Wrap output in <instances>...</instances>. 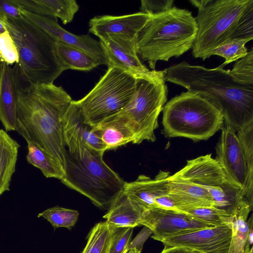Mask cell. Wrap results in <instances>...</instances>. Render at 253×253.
<instances>
[{
	"label": "cell",
	"instance_id": "6da1fadb",
	"mask_svg": "<svg viewBox=\"0 0 253 253\" xmlns=\"http://www.w3.org/2000/svg\"><path fill=\"white\" fill-rule=\"evenodd\" d=\"M72 100L61 86L53 84L21 86L18 92L15 130L49 153L64 170L67 150L62 120Z\"/></svg>",
	"mask_w": 253,
	"mask_h": 253
},
{
	"label": "cell",
	"instance_id": "7a4b0ae2",
	"mask_svg": "<svg viewBox=\"0 0 253 253\" xmlns=\"http://www.w3.org/2000/svg\"><path fill=\"white\" fill-rule=\"evenodd\" d=\"M165 81L200 93L220 108L224 123L236 132L253 124V86L235 82L229 70L192 65L186 61L165 69Z\"/></svg>",
	"mask_w": 253,
	"mask_h": 253
},
{
	"label": "cell",
	"instance_id": "3957f363",
	"mask_svg": "<svg viewBox=\"0 0 253 253\" xmlns=\"http://www.w3.org/2000/svg\"><path fill=\"white\" fill-rule=\"evenodd\" d=\"M197 30L195 17L186 9L172 6L151 15L138 35L137 54L154 70L158 61H168L192 48Z\"/></svg>",
	"mask_w": 253,
	"mask_h": 253
},
{
	"label": "cell",
	"instance_id": "277c9868",
	"mask_svg": "<svg viewBox=\"0 0 253 253\" xmlns=\"http://www.w3.org/2000/svg\"><path fill=\"white\" fill-rule=\"evenodd\" d=\"M103 154L86 145L72 152L67 150L65 174L60 180L105 210L124 192L126 182L105 163Z\"/></svg>",
	"mask_w": 253,
	"mask_h": 253
},
{
	"label": "cell",
	"instance_id": "5b68a950",
	"mask_svg": "<svg viewBox=\"0 0 253 253\" xmlns=\"http://www.w3.org/2000/svg\"><path fill=\"white\" fill-rule=\"evenodd\" d=\"M3 22L18 51L21 79L31 85L53 84L64 71L56 52V41L23 16Z\"/></svg>",
	"mask_w": 253,
	"mask_h": 253
},
{
	"label": "cell",
	"instance_id": "8992f818",
	"mask_svg": "<svg viewBox=\"0 0 253 253\" xmlns=\"http://www.w3.org/2000/svg\"><path fill=\"white\" fill-rule=\"evenodd\" d=\"M163 133L206 140L221 129L224 118L220 108L204 94L187 91L172 98L163 109Z\"/></svg>",
	"mask_w": 253,
	"mask_h": 253
},
{
	"label": "cell",
	"instance_id": "52a82bcc",
	"mask_svg": "<svg viewBox=\"0 0 253 253\" xmlns=\"http://www.w3.org/2000/svg\"><path fill=\"white\" fill-rule=\"evenodd\" d=\"M198 9L197 34L192 55L203 60L213 50L229 41L247 7L253 0H190Z\"/></svg>",
	"mask_w": 253,
	"mask_h": 253
},
{
	"label": "cell",
	"instance_id": "ba28073f",
	"mask_svg": "<svg viewBox=\"0 0 253 253\" xmlns=\"http://www.w3.org/2000/svg\"><path fill=\"white\" fill-rule=\"evenodd\" d=\"M136 79L129 73L109 67L94 87L77 101L85 122L94 127L120 112L130 101Z\"/></svg>",
	"mask_w": 253,
	"mask_h": 253
},
{
	"label": "cell",
	"instance_id": "9c48e42d",
	"mask_svg": "<svg viewBox=\"0 0 253 253\" xmlns=\"http://www.w3.org/2000/svg\"><path fill=\"white\" fill-rule=\"evenodd\" d=\"M166 81L136 79V90L128 104L116 116L131 130L133 144L144 140L155 141V130L158 127V117L167 100Z\"/></svg>",
	"mask_w": 253,
	"mask_h": 253
},
{
	"label": "cell",
	"instance_id": "30bf717a",
	"mask_svg": "<svg viewBox=\"0 0 253 253\" xmlns=\"http://www.w3.org/2000/svg\"><path fill=\"white\" fill-rule=\"evenodd\" d=\"M216 147L215 160L226 178L239 187L244 197L253 205V157L244 152L237 132L223 123Z\"/></svg>",
	"mask_w": 253,
	"mask_h": 253
},
{
	"label": "cell",
	"instance_id": "8fae6325",
	"mask_svg": "<svg viewBox=\"0 0 253 253\" xmlns=\"http://www.w3.org/2000/svg\"><path fill=\"white\" fill-rule=\"evenodd\" d=\"M151 17L142 12L120 16H95L89 22V31L100 39H109L131 52H136L138 35Z\"/></svg>",
	"mask_w": 253,
	"mask_h": 253
},
{
	"label": "cell",
	"instance_id": "7c38bea8",
	"mask_svg": "<svg viewBox=\"0 0 253 253\" xmlns=\"http://www.w3.org/2000/svg\"><path fill=\"white\" fill-rule=\"evenodd\" d=\"M142 225L150 229L153 233L151 237L159 241L167 237L215 227L187 213L159 208L143 212Z\"/></svg>",
	"mask_w": 253,
	"mask_h": 253
},
{
	"label": "cell",
	"instance_id": "4fadbf2b",
	"mask_svg": "<svg viewBox=\"0 0 253 253\" xmlns=\"http://www.w3.org/2000/svg\"><path fill=\"white\" fill-rule=\"evenodd\" d=\"M231 236L230 220L226 224L167 237L160 242L165 248L181 246L204 253H228Z\"/></svg>",
	"mask_w": 253,
	"mask_h": 253
},
{
	"label": "cell",
	"instance_id": "5bb4252c",
	"mask_svg": "<svg viewBox=\"0 0 253 253\" xmlns=\"http://www.w3.org/2000/svg\"><path fill=\"white\" fill-rule=\"evenodd\" d=\"M63 136L69 152L86 145L104 153L106 148L94 127L86 124L77 101L72 100L62 120Z\"/></svg>",
	"mask_w": 253,
	"mask_h": 253
},
{
	"label": "cell",
	"instance_id": "9a60e30c",
	"mask_svg": "<svg viewBox=\"0 0 253 253\" xmlns=\"http://www.w3.org/2000/svg\"><path fill=\"white\" fill-rule=\"evenodd\" d=\"M21 14L56 42L82 49L97 58L102 64L107 66V59L100 42L90 36L73 34L61 27L55 18L38 15L23 8L21 9Z\"/></svg>",
	"mask_w": 253,
	"mask_h": 253
},
{
	"label": "cell",
	"instance_id": "2e32d148",
	"mask_svg": "<svg viewBox=\"0 0 253 253\" xmlns=\"http://www.w3.org/2000/svg\"><path fill=\"white\" fill-rule=\"evenodd\" d=\"M206 189L212 198L213 208L228 215L241 216L247 220L253 206L241 189L228 180L224 174L211 181Z\"/></svg>",
	"mask_w": 253,
	"mask_h": 253
},
{
	"label": "cell",
	"instance_id": "e0dca14e",
	"mask_svg": "<svg viewBox=\"0 0 253 253\" xmlns=\"http://www.w3.org/2000/svg\"><path fill=\"white\" fill-rule=\"evenodd\" d=\"M20 79L18 63L12 68L2 62L0 66V121L6 131L16 129Z\"/></svg>",
	"mask_w": 253,
	"mask_h": 253
},
{
	"label": "cell",
	"instance_id": "ac0fdd59",
	"mask_svg": "<svg viewBox=\"0 0 253 253\" xmlns=\"http://www.w3.org/2000/svg\"><path fill=\"white\" fill-rule=\"evenodd\" d=\"M169 175L165 171H160L153 179L140 175L133 181L126 182L124 193L143 212L156 208V198L169 194Z\"/></svg>",
	"mask_w": 253,
	"mask_h": 253
},
{
	"label": "cell",
	"instance_id": "d6986e66",
	"mask_svg": "<svg viewBox=\"0 0 253 253\" xmlns=\"http://www.w3.org/2000/svg\"><path fill=\"white\" fill-rule=\"evenodd\" d=\"M99 42L105 55L107 67L123 70L136 79L152 81H165V69L149 70L140 61L137 53L131 52L119 46L109 39H100Z\"/></svg>",
	"mask_w": 253,
	"mask_h": 253
},
{
	"label": "cell",
	"instance_id": "ffe728a7",
	"mask_svg": "<svg viewBox=\"0 0 253 253\" xmlns=\"http://www.w3.org/2000/svg\"><path fill=\"white\" fill-rule=\"evenodd\" d=\"M168 187L169 195L178 211L213 207L212 198L206 189L176 172L169 176Z\"/></svg>",
	"mask_w": 253,
	"mask_h": 253
},
{
	"label": "cell",
	"instance_id": "44dd1931",
	"mask_svg": "<svg viewBox=\"0 0 253 253\" xmlns=\"http://www.w3.org/2000/svg\"><path fill=\"white\" fill-rule=\"evenodd\" d=\"M25 10L46 17L60 19L63 24L71 22L79 6L75 0H15Z\"/></svg>",
	"mask_w": 253,
	"mask_h": 253
},
{
	"label": "cell",
	"instance_id": "7402d4cb",
	"mask_svg": "<svg viewBox=\"0 0 253 253\" xmlns=\"http://www.w3.org/2000/svg\"><path fill=\"white\" fill-rule=\"evenodd\" d=\"M143 211L124 192L112 203L103 218L116 228L142 225Z\"/></svg>",
	"mask_w": 253,
	"mask_h": 253
},
{
	"label": "cell",
	"instance_id": "603a6c76",
	"mask_svg": "<svg viewBox=\"0 0 253 253\" xmlns=\"http://www.w3.org/2000/svg\"><path fill=\"white\" fill-rule=\"evenodd\" d=\"M56 52L64 71H89L102 64L99 60L85 51L60 42H56Z\"/></svg>",
	"mask_w": 253,
	"mask_h": 253
},
{
	"label": "cell",
	"instance_id": "cb8c5ba5",
	"mask_svg": "<svg viewBox=\"0 0 253 253\" xmlns=\"http://www.w3.org/2000/svg\"><path fill=\"white\" fill-rule=\"evenodd\" d=\"M19 147L16 141L5 131L0 129V196L9 190L11 177L15 171Z\"/></svg>",
	"mask_w": 253,
	"mask_h": 253
},
{
	"label": "cell",
	"instance_id": "d4e9b609",
	"mask_svg": "<svg viewBox=\"0 0 253 253\" xmlns=\"http://www.w3.org/2000/svg\"><path fill=\"white\" fill-rule=\"evenodd\" d=\"M106 150L115 149L128 143H133L134 135L127 125L116 116L94 127Z\"/></svg>",
	"mask_w": 253,
	"mask_h": 253
},
{
	"label": "cell",
	"instance_id": "484cf974",
	"mask_svg": "<svg viewBox=\"0 0 253 253\" xmlns=\"http://www.w3.org/2000/svg\"><path fill=\"white\" fill-rule=\"evenodd\" d=\"M118 230L106 221L96 224L89 232L81 253H110Z\"/></svg>",
	"mask_w": 253,
	"mask_h": 253
},
{
	"label": "cell",
	"instance_id": "4316f807",
	"mask_svg": "<svg viewBox=\"0 0 253 253\" xmlns=\"http://www.w3.org/2000/svg\"><path fill=\"white\" fill-rule=\"evenodd\" d=\"M28 143L26 156L29 163L38 168L47 178H55L61 180L65 172L62 167L47 152L30 142Z\"/></svg>",
	"mask_w": 253,
	"mask_h": 253
},
{
	"label": "cell",
	"instance_id": "83f0119b",
	"mask_svg": "<svg viewBox=\"0 0 253 253\" xmlns=\"http://www.w3.org/2000/svg\"><path fill=\"white\" fill-rule=\"evenodd\" d=\"M79 214V212L76 210L56 206L40 213L38 217L46 219L54 229L65 227L71 230L77 221Z\"/></svg>",
	"mask_w": 253,
	"mask_h": 253
},
{
	"label": "cell",
	"instance_id": "f1b7e54d",
	"mask_svg": "<svg viewBox=\"0 0 253 253\" xmlns=\"http://www.w3.org/2000/svg\"><path fill=\"white\" fill-rule=\"evenodd\" d=\"M249 42L246 40H234L226 42L214 48L211 56L217 55L224 58V62L220 65L223 68L231 62L244 57L248 53L245 44Z\"/></svg>",
	"mask_w": 253,
	"mask_h": 253
},
{
	"label": "cell",
	"instance_id": "f546056e",
	"mask_svg": "<svg viewBox=\"0 0 253 253\" xmlns=\"http://www.w3.org/2000/svg\"><path fill=\"white\" fill-rule=\"evenodd\" d=\"M231 223L232 236L228 253H244L249 235V222L242 217L233 216Z\"/></svg>",
	"mask_w": 253,
	"mask_h": 253
},
{
	"label": "cell",
	"instance_id": "4dcf8cb0",
	"mask_svg": "<svg viewBox=\"0 0 253 253\" xmlns=\"http://www.w3.org/2000/svg\"><path fill=\"white\" fill-rule=\"evenodd\" d=\"M229 72L233 80L240 84L253 86V50L237 60Z\"/></svg>",
	"mask_w": 253,
	"mask_h": 253
},
{
	"label": "cell",
	"instance_id": "1f68e13d",
	"mask_svg": "<svg viewBox=\"0 0 253 253\" xmlns=\"http://www.w3.org/2000/svg\"><path fill=\"white\" fill-rule=\"evenodd\" d=\"M180 211L187 213L213 226L228 223L233 216L228 215L213 207L199 208Z\"/></svg>",
	"mask_w": 253,
	"mask_h": 253
},
{
	"label": "cell",
	"instance_id": "d6a6232c",
	"mask_svg": "<svg viewBox=\"0 0 253 253\" xmlns=\"http://www.w3.org/2000/svg\"><path fill=\"white\" fill-rule=\"evenodd\" d=\"M0 58L9 65L19 62L17 48L8 31L0 34Z\"/></svg>",
	"mask_w": 253,
	"mask_h": 253
},
{
	"label": "cell",
	"instance_id": "836d02e7",
	"mask_svg": "<svg viewBox=\"0 0 253 253\" xmlns=\"http://www.w3.org/2000/svg\"><path fill=\"white\" fill-rule=\"evenodd\" d=\"M133 227L119 228L116 236L113 241L110 253H126L128 251Z\"/></svg>",
	"mask_w": 253,
	"mask_h": 253
},
{
	"label": "cell",
	"instance_id": "e575fe53",
	"mask_svg": "<svg viewBox=\"0 0 253 253\" xmlns=\"http://www.w3.org/2000/svg\"><path fill=\"white\" fill-rule=\"evenodd\" d=\"M173 0H142L140 12L154 15L166 11L172 7Z\"/></svg>",
	"mask_w": 253,
	"mask_h": 253
},
{
	"label": "cell",
	"instance_id": "d590c367",
	"mask_svg": "<svg viewBox=\"0 0 253 253\" xmlns=\"http://www.w3.org/2000/svg\"><path fill=\"white\" fill-rule=\"evenodd\" d=\"M22 16L21 7L15 0H0V19H15Z\"/></svg>",
	"mask_w": 253,
	"mask_h": 253
},
{
	"label": "cell",
	"instance_id": "8d00e7d4",
	"mask_svg": "<svg viewBox=\"0 0 253 253\" xmlns=\"http://www.w3.org/2000/svg\"><path fill=\"white\" fill-rule=\"evenodd\" d=\"M152 233V231L150 229L144 226L134 239L130 242L128 246V250L134 248L139 251H142L144 242Z\"/></svg>",
	"mask_w": 253,
	"mask_h": 253
},
{
	"label": "cell",
	"instance_id": "74e56055",
	"mask_svg": "<svg viewBox=\"0 0 253 253\" xmlns=\"http://www.w3.org/2000/svg\"><path fill=\"white\" fill-rule=\"evenodd\" d=\"M157 208L177 210L174 202L171 197L168 194L160 196L155 200Z\"/></svg>",
	"mask_w": 253,
	"mask_h": 253
},
{
	"label": "cell",
	"instance_id": "f35d334b",
	"mask_svg": "<svg viewBox=\"0 0 253 253\" xmlns=\"http://www.w3.org/2000/svg\"><path fill=\"white\" fill-rule=\"evenodd\" d=\"M161 253H204L200 251L181 246H176L165 248Z\"/></svg>",
	"mask_w": 253,
	"mask_h": 253
},
{
	"label": "cell",
	"instance_id": "ab89813d",
	"mask_svg": "<svg viewBox=\"0 0 253 253\" xmlns=\"http://www.w3.org/2000/svg\"><path fill=\"white\" fill-rule=\"evenodd\" d=\"M6 31H7V30L3 21L0 19V33H3Z\"/></svg>",
	"mask_w": 253,
	"mask_h": 253
},
{
	"label": "cell",
	"instance_id": "60d3db41",
	"mask_svg": "<svg viewBox=\"0 0 253 253\" xmlns=\"http://www.w3.org/2000/svg\"><path fill=\"white\" fill-rule=\"evenodd\" d=\"M244 253H253V246H250L246 245Z\"/></svg>",
	"mask_w": 253,
	"mask_h": 253
},
{
	"label": "cell",
	"instance_id": "b9f144b4",
	"mask_svg": "<svg viewBox=\"0 0 253 253\" xmlns=\"http://www.w3.org/2000/svg\"><path fill=\"white\" fill-rule=\"evenodd\" d=\"M141 251H139L136 249H131L129 250L126 253H141Z\"/></svg>",
	"mask_w": 253,
	"mask_h": 253
},
{
	"label": "cell",
	"instance_id": "7bdbcfd3",
	"mask_svg": "<svg viewBox=\"0 0 253 253\" xmlns=\"http://www.w3.org/2000/svg\"><path fill=\"white\" fill-rule=\"evenodd\" d=\"M1 63H2V61H1V59L0 58V66L1 65Z\"/></svg>",
	"mask_w": 253,
	"mask_h": 253
},
{
	"label": "cell",
	"instance_id": "ee69618b",
	"mask_svg": "<svg viewBox=\"0 0 253 253\" xmlns=\"http://www.w3.org/2000/svg\"></svg>",
	"mask_w": 253,
	"mask_h": 253
}]
</instances>
